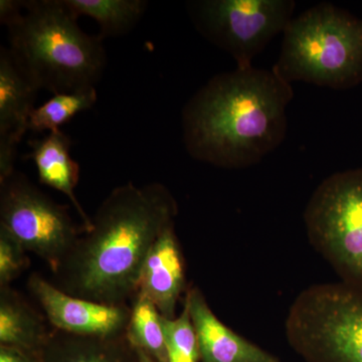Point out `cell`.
<instances>
[{
    "label": "cell",
    "instance_id": "23",
    "mask_svg": "<svg viewBox=\"0 0 362 362\" xmlns=\"http://www.w3.org/2000/svg\"><path fill=\"white\" fill-rule=\"evenodd\" d=\"M138 354V359H139V362H153L152 361L151 356H149L148 354H145L144 351H141V350H136Z\"/></svg>",
    "mask_w": 362,
    "mask_h": 362
},
{
    "label": "cell",
    "instance_id": "16",
    "mask_svg": "<svg viewBox=\"0 0 362 362\" xmlns=\"http://www.w3.org/2000/svg\"><path fill=\"white\" fill-rule=\"evenodd\" d=\"M76 18L89 16L100 26V37H120L141 21L148 2L144 0H63Z\"/></svg>",
    "mask_w": 362,
    "mask_h": 362
},
{
    "label": "cell",
    "instance_id": "17",
    "mask_svg": "<svg viewBox=\"0 0 362 362\" xmlns=\"http://www.w3.org/2000/svg\"><path fill=\"white\" fill-rule=\"evenodd\" d=\"M128 341L136 350H141L159 362H168L162 315L156 305L143 295H135L127 330Z\"/></svg>",
    "mask_w": 362,
    "mask_h": 362
},
{
    "label": "cell",
    "instance_id": "2",
    "mask_svg": "<svg viewBox=\"0 0 362 362\" xmlns=\"http://www.w3.org/2000/svg\"><path fill=\"white\" fill-rule=\"evenodd\" d=\"M291 85L252 66L214 76L181 112L187 153L216 168L256 165L285 140Z\"/></svg>",
    "mask_w": 362,
    "mask_h": 362
},
{
    "label": "cell",
    "instance_id": "18",
    "mask_svg": "<svg viewBox=\"0 0 362 362\" xmlns=\"http://www.w3.org/2000/svg\"><path fill=\"white\" fill-rule=\"evenodd\" d=\"M96 87L54 95L45 103L33 109L28 121V130L58 132L77 114L89 110L97 102Z\"/></svg>",
    "mask_w": 362,
    "mask_h": 362
},
{
    "label": "cell",
    "instance_id": "9",
    "mask_svg": "<svg viewBox=\"0 0 362 362\" xmlns=\"http://www.w3.org/2000/svg\"><path fill=\"white\" fill-rule=\"evenodd\" d=\"M28 287L54 329L80 337L125 335L131 316L126 304H102L73 296L37 273L28 279Z\"/></svg>",
    "mask_w": 362,
    "mask_h": 362
},
{
    "label": "cell",
    "instance_id": "15",
    "mask_svg": "<svg viewBox=\"0 0 362 362\" xmlns=\"http://www.w3.org/2000/svg\"><path fill=\"white\" fill-rule=\"evenodd\" d=\"M126 335L80 337L54 329L45 345L47 362H126L121 346Z\"/></svg>",
    "mask_w": 362,
    "mask_h": 362
},
{
    "label": "cell",
    "instance_id": "21",
    "mask_svg": "<svg viewBox=\"0 0 362 362\" xmlns=\"http://www.w3.org/2000/svg\"><path fill=\"white\" fill-rule=\"evenodd\" d=\"M23 1L20 0H1L0 1V23L11 25L23 13Z\"/></svg>",
    "mask_w": 362,
    "mask_h": 362
},
{
    "label": "cell",
    "instance_id": "5",
    "mask_svg": "<svg viewBox=\"0 0 362 362\" xmlns=\"http://www.w3.org/2000/svg\"><path fill=\"white\" fill-rule=\"evenodd\" d=\"M290 346L306 362H362V287L310 286L286 318Z\"/></svg>",
    "mask_w": 362,
    "mask_h": 362
},
{
    "label": "cell",
    "instance_id": "11",
    "mask_svg": "<svg viewBox=\"0 0 362 362\" xmlns=\"http://www.w3.org/2000/svg\"><path fill=\"white\" fill-rule=\"evenodd\" d=\"M185 304L197 331L202 362H281L221 322L199 288L187 290Z\"/></svg>",
    "mask_w": 362,
    "mask_h": 362
},
{
    "label": "cell",
    "instance_id": "10",
    "mask_svg": "<svg viewBox=\"0 0 362 362\" xmlns=\"http://www.w3.org/2000/svg\"><path fill=\"white\" fill-rule=\"evenodd\" d=\"M39 90L14 64L7 47L0 51V180L16 169L18 145L28 131Z\"/></svg>",
    "mask_w": 362,
    "mask_h": 362
},
{
    "label": "cell",
    "instance_id": "20",
    "mask_svg": "<svg viewBox=\"0 0 362 362\" xmlns=\"http://www.w3.org/2000/svg\"><path fill=\"white\" fill-rule=\"evenodd\" d=\"M30 265L25 247L0 228V288L9 286Z\"/></svg>",
    "mask_w": 362,
    "mask_h": 362
},
{
    "label": "cell",
    "instance_id": "12",
    "mask_svg": "<svg viewBox=\"0 0 362 362\" xmlns=\"http://www.w3.org/2000/svg\"><path fill=\"white\" fill-rule=\"evenodd\" d=\"M185 289V259L175 225H171L152 247L143 266L137 293L148 298L164 318L171 319L175 317Z\"/></svg>",
    "mask_w": 362,
    "mask_h": 362
},
{
    "label": "cell",
    "instance_id": "13",
    "mask_svg": "<svg viewBox=\"0 0 362 362\" xmlns=\"http://www.w3.org/2000/svg\"><path fill=\"white\" fill-rule=\"evenodd\" d=\"M28 144L30 152L23 158L35 162L40 182L65 194L82 220L85 232L90 230L92 218L83 209L75 192L80 180V166L71 158V138L61 130L49 133L40 139L30 140Z\"/></svg>",
    "mask_w": 362,
    "mask_h": 362
},
{
    "label": "cell",
    "instance_id": "4",
    "mask_svg": "<svg viewBox=\"0 0 362 362\" xmlns=\"http://www.w3.org/2000/svg\"><path fill=\"white\" fill-rule=\"evenodd\" d=\"M273 70L286 82L333 90L362 83V20L334 4H316L293 18L283 33Z\"/></svg>",
    "mask_w": 362,
    "mask_h": 362
},
{
    "label": "cell",
    "instance_id": "3",
    "mask_svg": "<svg viewBox=\"0 0 362 362\" xmlns=\"http://www.w3.org/2000/svg\"><path fill=\"white\" fill-rule=\"evenodd\" d=\"M14 64L35 89L52 94L96 87L106 66L103 39L78 25L63 0L23 1L6 26Z\"/></svg>",
    "mask_w": 362,
    "mask_h": 362
},
{
    "label": "cell",
    "instance_id": "14",
    "mask_svg": "<svg viewBox=\"0 0 362 362\" xmlns=\"http://www.w3.org/2000/svg\"><path fill=\"white\" fill-rule=\"evenodd\" d=\"M44 319L9 286L0 288V342L26 352L45 347L51 337Z\"/></svg>",
    "mask_w": 362,
    "mask_h": 362
},
{
    "label": "cell",
    "instance_id": "6",
    "mask_svg": "<svg viewBox=\"0 0 362 362\" xmlns=\"http://www.w3.org/2000/svg\"><path fill=\"white\" fill-rule=\"evenodd\" d=\"M310 244L341 282L362 287V168L333 173L304 211Z\"/></svg>",
    "mask_w": 362,
    "mask_h": 362
},
{
    "label": "cell",
    "instance_id": "22",
    "mask_svg": "<svg viewBox=\"0 0 362 362\" xmlns=\"http://www.w3.org/2000/svg\"><path fill=\"white\" fill-rule=\"evenodd\" d=\"M0 362H35V361L30 356V352L1 345Z\"/></svg>",
    "mask_w": 362,
    "mask_h": 362
},
{
    "label": "cell",
    "instance_id": "19",
    "mask_svg": "<svg viewBox=\"0 0 362 362\" xmlns=\"http://www.w3.org/2000/svg\"><path fill=\"white\" fill-rule=\"evenodd\" d=\"M168 362H199L201 361L197 331L187 305L175 318L162 316Z\"/></svg>",
    "mask_w": 362,
    "mask_h": 362
},
{
    "label": "cell",
    "instance_id": "7",
    "mask_svg": "<svg viewBox=\"0 0 362 362\" xmlns=\"http://www.w3.org/2000/svg\"><path fill=\"white\" fill-rule=\"evenodd\" d=\"M0 228L26 252L44 259L52 273L85 232L76 225L68 207L52 201L16 170L0 180Z\"/></svg>",
    "mask_w": 362,
    "mask_h": 362
},
{
    "label": "cell",
    "instance_id": "8",
    "mask_svg": "<svg viewBox=\"0 0 362 362\" xmlns=\"http://www.w3.org/2000/svg\"><path fill=\"white\" fill-rule=\"evenodd\" d=\"M197 32L228 52L238 68L254 58L293 20V0H195L187 4Z\"/></svg>",
    "mask_w": 362,
    "mask_h": 362
},
{
    "label": "cell",
    "instance_id": "1",
    "mask_svg": "<svg viewBox=\"0 0 362 362\" xmlns=\"http://www.w3.org/2000/svg\"><path fill=\"white\" fill-rule=\"evenodd\" d=\"M177 213L175 197L161 183L114 188L54 272L57 287L98 303L126 304L137 293L152 247Z\"/></svg>",
    "mask_w": 362,
    "mask_h": 362
}]
</instances>
